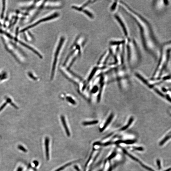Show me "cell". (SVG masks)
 <instances>
[{
    "label": "cell",
    "mask_w": 171,
    "mask_h": 171,
    "mask_svg": "<svg viewBox=\"0 0 171 171\" xmlns=\"http://www.w3.org/2000/svg\"><path fill=\"white\" fill-rule=\"evenodd\" d=\"M114 17L118 23L124 36V38L129 39L131 37L129 29L124 18L120 13L117 12L113 14Z\"/></svg>",
    "instance_id": "obj_3"
},
{
    "label": "cell",
    "mask_w": 171,
    "mask_h": 171,
    "mask_svg": "<svg viewBox=\"0 0 171 171\" xmlns=\"http://www.w3.org/2000/svg\"><path fill=\"white\" fill-rule=\"evenodd\" d=\"M112 117H113V116L112 115L109 117V118L108 119V120H107L106 123L105 124L104 128L102 129V131L104 129L106 128V127L107 125H108V124L110 123V122L112 119Z\"/></svg>",
    "instance_id": "obj_16"
},
{
    "label": "cell",
    "mask_w": 171,
    "mask_h": 171,
    "mask_svg": "<svg viewBox=\"0 0 171 171\" xmlns=\"http://www.w3.org/2000/svg\"><path fill=\"white\" fill-rule=\"evenodd\" d=\"M66 99L68 102H70V103H71L73 105H75L76 104V102L71 97L69 96L67 97H66Z\"/></svg>",
    "instance_id": "obj_14"
},
{
    "label": "cell",
    "mask_w": 171,
    "mask_h": 171,
    "mask_svg": "<svg viewBox=\"0 0 171 171\" xmlns=\"http://www.w3.org/2000/svg\"><path fill=\"white\" fill-rule=\"evenodd\" d=\"M2 8L1 14V18H3L4 16V14L5 12V10H6V3L3 2L2 3Z\"/></svg>",
    "instance_id": "obj_11"
},
{
    "label": "cell",
    "mask_w": 171,
    "mask_h": 171,
    "mask_svg": "<svg viewBox=\"0 0 171 171\" xmlns=\"http://www.w3.org/2000/svg\"><path fill=\"white\" fill-rule=\"evenodd\" d=\"M34 163L35 164L36 167H37V166L38 165V163L37 161H34Z\"/></svg>",
    "instance_id": "obj_19"
},
{
    "label": "cell",
    "mask_w": 171,
    "mask_h": 171,
    "mask_svg": "<svg viewBox=\"0 0 171 171\" xmlns=\"http://www.w3.org/2000/svg\"><path fill=\"white\" fill-rule=\"evenodd\" d=\"M75 168L78 170L79 171V168H78V167H75Z\"/></svg>",
    "instance_id": "obj_20"
},
{
    "label": "cell",
    "mask_w": 171,
    "mask_h": 171,
    "mask_svg": "<svg viewBox=\"0 0 171 171\" xmlns=\"http://www.w3.org/2000/svg\"><path fill=\"white\" fill-rule=\"evenodd\" d=\"M125 39V52L127 61L130 65L139 62L142 57L137 42L134 38Z\"/></svg>",
    "instance_id": "obj_2"
},
{
    "label": "cell",
    "mask_w": 171,
    "mask_h": 171,
    "mask_svg": "<svg viewBox=\"0 0 171 171\" xmlns=\"http://www.w3.org/2000/svg\"><path fill=\"white\" fill-rule=\"evenodd\" d=\"M19 43L21 44L23 46L27 48H28L29 49L31 50L34 53L36 54L39 57L42 58L41 55L37 51L35 50L32 47L30 46L27 45L26 44L22 41H19Z\"/></svg>",
    "instance_id": "obj_9"
},
{
    "label": "cell",
    "mask_w": 171,
    "mask_h": 171,
    "mask_svg": "<svg viewBox=\"0 0 171 171\" xmlns=\"http://www.w3.org/2000/svg\"><path fill=\"white\" fill-rule=\"evenodd\" d=\"M97 67H95L93 69L89 78L88 81H90L92 79V78L93 76L97 70Z\"/></svg>",
    "instance_id": "obj_12"
},
{
    "label": "cell",
    "mask_w": 171,
    "mask_h": 171,
    "mask_svg": "<svg viewBox=\"0 0 171 171\" xmlns=\"http://www.w3.org/2000/svg\"><path fill=\"white\" fill-rule=\"evenodd\" d=\"M119 7V1H114L110 6V11L114 14L117 12Z\"/></svg>",
    "instance_id": "obj_7"
},
{
    "label": "cell",
    "mask_w": 171,
    "mask_h": 171,
    "mask_svg": "<svg viewBox=\"0 0 171 171\" xmlns=\"http://www.w3.org/2000/svg\"><path fill=\"white\" fill-rule=\"evenodd\" d=\"M49 143L50 139L48 137L46 138L45 139V146L46 149V158L47 160H48L50 159L49 154Z\"/></svg>",
    "instance_id": "obj_6"
},
{
    "label": "cell",
    "mask_w": 171,
    "mask_h": 171,
    "mask_svg": "<svg viewBox=\"0 0 171 171\" xmlns=\"http://www.w3.org/2000/svg\"><path fill=\"white\" fill-rule=\"evenodd\" d=\"M98 87L97 86H95L92 89V93H95L98 90Z\"/></svg>",
    "instance_id": "obj_18"
},
{
    "label": "cell",
    "mask_w": 171,
    "mask_h": 171,
    "mask_svg": "<svg viewBox=\"0 0 171 171\" xmlns=\"http://www.w3.org/2000/svg\"><path fill=\"white\" fill-rule=\"evenodd\" d=\"M171 49V42L165 44L163 50L168 51L169 50Z\"/></svg>",
    "instance_id": "obj_15"
},
{
    "label": "cell",
    "mask_w": 171,
    "mask_h": 171,
    "mask_svg": "<svg viewBox=\"0 0 171 171\" xmlns=\"http://www.w3.org/2000/svg\"><path fill=\"white\" fill-rule=\"evenodd\" d=\"M119 6L135 23L144 49L154 57L158 58L160 56L159 49L147 19L142 14L124 1H119Z\"/></svg>",
    "instance_id": "obj_1"
},
{
    "label": "cell",
    "mask_w": 171,
    "mask_h": 171,
    "mask_svg": "<svg viewBox=\"0 0 171 171\" xmlns=\"http://www.w3.org/2000/svg\"><path fill=\"white\" fill-rule=\"evenodd\" d=\"M112 56L111 53L109 49L106 51L100 57L98 61V64L105 65Z\"/></svg>",
    "instance_id": "obj_4"
},
{
    "label": "cell",
    "mask_w": 171,
    "mask_h": 171,
    "mask_svg": "<svg viewBox=\"0 0 171 171\" xmlns=\"http://www.w3.org/2000/svg\"><path fill=\"white\" fill-rule=\"evenodd\" d=\"M98 123V121L97 120L93 121L90 122H85L82 123V124L84 125H87L95 124Z\"/></svg>",
    "instance_id": "obj_10"
},
{
    "label": "cell",
    "mask_w": 171,
    "mask_h": 171,
    "mask_svg": "<svg viewBox=\"0 0 171 171\" xmlns=\"http://www.w3.org/2000/svg\"><path fill=\"white\" fill-rule=\"evenodd\" d=\"M62 125L66 131V133L68 137L70 136V134L69 129H68L65 120V117L63 116H61V117Z\"/></svg>",
    "instance_id": "obj_8"
},
{
    "label": "cell",
    "mask_w": 171,
    "mask_h": 171,
    "mask_svg": "<svg viewBox=\"0 0 171 171\" xmlns=\"http://www.w3.org/2000/svg\"><path fill=\"white\" fill-rule=\"evenodd\" d=\"M18 148L19 149H21V150L24 151V152H27V150H26L23 148V146L21 145H20L19 146Z\"/></svg>",
    "instance_id": "obj_17"
},
{
    "label": "cell",
    "mask_w": 171,
    "mask_h": 171,
    "mask_svg": "<svg viewBox=\"0 0 171 171\" xmlns=\"http://www.w3.org/2000/svg\"><path fill=\"white\" fill-rule=\"evenodd\" d=\"M57 16L58 14H55L51 16L45 18H43L41 19V20H40V21H38L36 22L35 23H34L32 24V25H31L30 26H28L26 27L25 28L23 29V30H22L21 31V32H25V31H27V30H28V29L31 28L32 27L36 26V25H37V24H38L39 23H40V22L50 20V19H53V18H54L56 17Z\"/></svg>",
    "instance_id": "obj_5"
},
{
    "label": "cell",
    "mask_w": 171,
    "mask_h": 171,
    "mask_svg": "<svg viewBox=\"0 0 171 171\" xmlns=\"http://www.w3.org/2000/svg\"><path fill=\"white\" fill-rule=\"evenodd\" d=\"M72 164V163H71L66 164H65V165L62 166V167H60V168L57 169V170H55V171H61L62 170H64L67 167H68V166L71 165Z\"/></svg>",
    "instance_id": "obj_13"
}]
</instances>
